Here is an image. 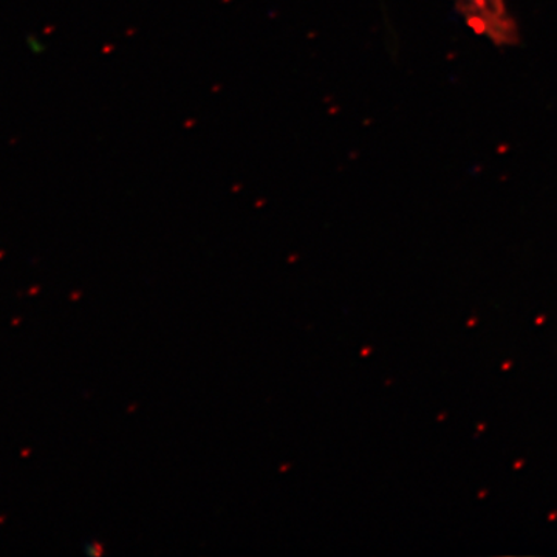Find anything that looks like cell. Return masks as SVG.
<instances>
[{
    "label": "cell",
    "instance_id": "1",
    "mask_svg": "<svg viewBox=\"0 0 557 557\" xmlns=\"http://www.w3.org/2000/svg\"><path fill=\"white\" fill-rule=\"evenodd\" d=\"M469 27L497 46H512L519 40V27L509 14L507 0H456Z\"/></svg>",
    "mask_w": 557,
    "mask_h": 557
}]
</instances>
